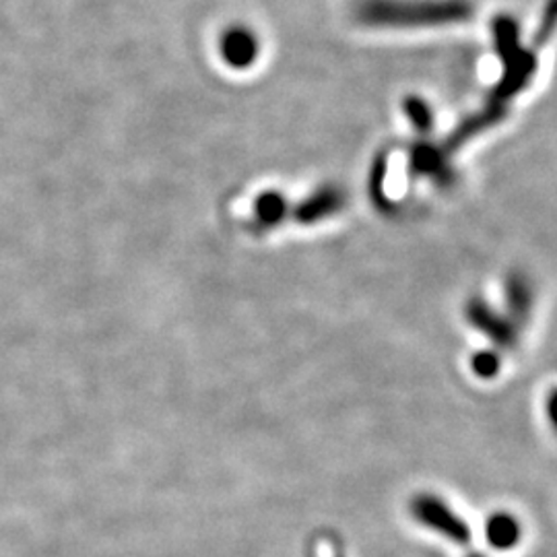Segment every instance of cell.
I'll list each match as a JSON object with an SVG mask.
<instances>
[{
  "mask_svg": "<svg viewBox=\"0 0 557 557\" xmlns=\"http://www.w3.org/2000/svg\"><path fill=\"white\" fill-rule=\"evenodd\" d=\"M504 296H506V314L517 322L522 329L533 310V285L524 273H510L504 283Z\"/></svg>",
  "mask_w": 557,
  "mask_h": 557,
  "instance_id": "8992f818",
  "label": "cell"
},
{
  "mask_svg": "<svg viewBox=\"0 0 557 557\" xmlns=\"http://www.w3.org/2000/svg\"><path fill=\"white\" fill-rule=\"evenodd\" d=\"M343 207H345V193L337 186H324L304 202V207L299 211V220L308 221V223L326 220V218L338 213Z\"/></svg>",
  "mask_w": 557,
  "mask_h": 557,
  "instance_id": "52a82bcc",
  "label": "cell"
},
{
  "mask_svg": "<svg viewBox=\"0 0 557 557\" xmlns=\"http://www.w3.org/2000/svg\"><path fill=\"white\" fill-rule=\"evenodd\" d=\"M471 13L467 0H361L356 9L361 23L391 29L442 27L469 20Z\"/></svg>",
  "mask_w": 557,
  "mask_h": 557,
  "instance_id": "6da1fadb",
  "label": "cell"
},
{
  "mask_svg": "<svg viewBox=\"0 0 557 557\" xmlns=\"http://www.w3.org/2000/svg\"><path fill=\"white\" fill-rule=\"evenodd\" d=\"M384 178H386V160L379 158L376 163L372 165V178H370V195L372 199L376 200L379 209H391V200L386 199V193H384Z\"/></svg>",
  "mask_w": 557,
  "mask_h": 557,
  "instance_id": "8fae6325",
  "label": "cell"
},
{
  "mask_svg": "<svg viewBox=\"0 0 557 557\" xmlns=\"http://www.w3.org/2000/svg\"><path fill=\"white\" fill-rule=\"evenodd\" d=\"M221 59L234 69H248L259 59L260 44L255 32L248 27H230L220 41Z\"/></svg>",
  "mask_w": 557,
  "mask_h": 557,
  "instance_id": "5b68a950",
  "label": "cell"
},
{
  "mask_svg": "<svg viewBox=\"0 0 557 557\" xmlns=\"http://www.w3.org/2000/svg\"><path fill=\"white\" fill-rule=\"evenodd\" d=\"M471 368L479 379H496L502 368V359L496 351H478L471 358Z\"/></svg>",
  "mask_w": 557,
  "mask_h": 557,
  "instance_id": "30bf717a",
  "label": "cell"
},
{
  "mask_svg": "<svg viewBox=\"0 0 557 557\" xmlns=\"http://www.w3.org/2000/svg\"><path fill=\"white\" fill-rule=\"evenodd\" d=\"M545 413H547V419H549L552 428L557 432V388H554V391L547 395V400H545Z\"/></svg>",
  "mask_w": 557,
  "mask_h": 557,
  "instance_id": "7c38bea8",
  "label": "cell"
},
{
  "mask_svg": "<svg viewBox=\"0 0 557 557\" xmlns=\"http://www.w3.org/2000/svg\"><path fill=\"white\" fill-rule=\"evenodd\" d=\"M465 317L473 329L483 333L499 349H512L520 337V326L508 314H502L496 308H492L490 301L473 298L465 306Z\"/></svg>",
  "mask_w": 557,
  "mask_h": 557,
  "instance_id": "7a4b0ae2",
  "label": "cell"
},
{
  "mask_svg": "<svg viewBox=\"0 0 557 557\" xmlns=\"http://www.w3.org/2000/svg\"><path fill=\"white\" fill-rule=\"evenodd\" d=\"M411 172L419 178L432 180L438 186H453L457 180V172L450 163L448 153H444L440 147L432 143H418L411 151Z\"/></svg>",
  "mask_w": 557,
  "mask_h": 557,
  "instance_id": "3957f363",
  "label": "cell"
},
{
  "mask_svg": "<svg viewBox=\"0 0 557 557\" xmlns=\"http://www.w3.org/2000/svg\"><path fill=\"white\" fill-rule=\"evenodd\" d=\"M405 114L413 122V126L418 128L419 133H428L432 128L434 114L425 101L419 100V98H409L405 101Z\"/></svg>",
  "mask_w": 557,
  "mask_h": 557,
  "instance_id": "9c48e42d",
  "label": "cell"
},
{
  "mask_svg": "<svg viewBox=\"0 0 557 557\" xmlns=\"http://www.w3.org/2000/svg\"><path fill=\"white\" fill-rule=\"evenodd\" d=\"M520 535V529H518V522L508 515H496V517L490 518L487 522V537L498 545V547H510L515 545Z\"/></svg>",
  "mask_w": 557,
  "mask_h": 557,
  "instance_id": "ba28073f",
  "label": "cell"
},
{
  "mask_svg": "<svg viewBox=\"0 0 557 557\" xmlns=\"http://www.w3.org/2000/svg\"><path fill=\"white\" fill-rule=\"evenodd\" d=\"M413 515L419 522L436 529L440 533H444L446 537L455 539V541H467V527L460 518L446 506V502L436 498V496H418L413 499Z\"/></svg>",
  "mask_w": 557,
  "mask_h": 557,
  "instance_id": "277c9868",
  "label": "cell"
}]
</instances>
